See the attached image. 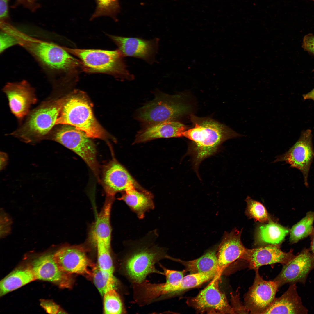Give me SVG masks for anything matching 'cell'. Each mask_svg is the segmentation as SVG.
<instances>
[{
    "label": "cell",
    "instance_id": "6da1fadb",
    "mask_svg": "<svg viewBox=\"0 0 314 314\" xmlns=\"http://www.w3.org/2000/svg\"><path fill=\"white\" fill-rule=\"evenodd\" d=\"M158 236L154 230L140 239L128 242L123 266L126 275L133 283L143 282L150 273L164 274L156 269L155 265L163 258L170 259V256L165 248L156 243Z\"/></svg>",
    "mask_w": 314,
    "mask_h": 314
},
{
    "label": "cell",
    "instance_id": "7a4b0ae2",
    "mask_svg": "<svg viewBox=\"0 0 314 314\" xmlns=\"http://www.w3.org/2000/svg\"><path fill=\"white\" fill-rule=\"evenodd\" d=\"M190 119L193 127L185 130L183 137L193 142L192 151L195 167H197L202 160L215 153L224 141L243 136L211 119L191 115Z\"/></svg>",
    "mask_w": 314,
    "mask_h": 314
},
{
    "label": "cell",
    "instance_id": "3957f363",
    "mask_svg": "<svg viewBox=\"0 0 314 314\" xmlns=\"http://www.w3.org/2000/svg\"><path fill=\"white\" fill-rule=\"evenodd\" d=\"M10 33L45 68L53 71L68 72L81 67V62L70 55L63 47L33 37L15 28Z\"/></svg>",
    "mask_w": 314,
    "mask_h": 314
},
{
    "label": "cell",
    "instance_id": "277c9868",
    "mask_svg": "<svg viewBox=\"0 0 314 314\" xmlns=\"http://www.w3.org/2000/svg\"><path fill=\"white\" fill-rule=\"evenodd\" d=\"M73 126L90 138L106 140L107 134L94 116L91 105L83 93L74 92L66 96L55 125Z\"/></svg>",
    "mask_w": 314,
    "mask_h": 314
},
{
    "label": "cell",
    "instance_id": "5b68a950",
    "mask_svg": "<svg viewBox=\"0 0 314 314\" xmlns=\"http://www.w3.org/2000/svg\"><path fill=\"white\" fill-rule=\"evenodd\" d=\"M66 97L52 98L42 103L30 112L23 124L11 135L27 143L46 139L55 125Z\"/></svg>",
    "mask_w": 314,
    "mask_h": 314
},
{
    "label": "cell",
    "instance_id": "8992f818",
    "mask_svg": "<svg viewBox=\"0 0 314 314\" xmlns=\"http://www.w3.org/2000/svg\"><path fill=\"white\" fill-rule=\"evenodd\" d=\"M64 47L68 53L80 59L81 68L84 71L108 74L128 80L134 78L127 69L124 56L119 49L110 51Z\"/></svg>",
    "mask_w": 314,
    "mask_h": 314
},
{
    "label": "cell",
    "instance_id": "52a82bcc",
    "mask_svg": "<svg viewBox=\"0 0 314 314\" xmlns=\"http://www.w3.org/2000/svg\"><path fill=\"white\" fill-rule=\"evenodd\" d=\"M63 125L52 130L47 139L58 142L78 154L99 181V165L94 144L83 131L72 126Z\"/></svg>",
    "mask_w": 314,
    "mask_h": 314
},
{
    "label": "cell",
    "instance_id": "ba28073f",
    "mask_svg": "<svg viewBox=\"0 0 314 314\" xmlns=\"http://www.w3.org/2000/svg\"><path fill=\"white\" fill-rule=\"evenodd\" d=\"M178 99L177 96L158 92L153 100L138 110L136 118L147 126L174 121L189 110V107Z\"/></svg>",
    "mask_w": 314,
    "mask_h": 314
},
{
    "label": "cell",
    "instance_id": "9c48e42d",
    "mask_svg": "<svg viewBox=\"0 0 314 314\" xmlns=\"http://www.w3.org/2000/svg\"><path fill=\"white\" fill-rule=\"evenodd\" d=\"M221 274H217L196 296L188 298L187 304L200 313L235 314L225 295L219 289Z\"/></svg>",
    "mask_w": 314,
    "mask_h": 314
},
{
    "label": "cell",
    "instance_id": "30bf717a",
    "mask_svg": "<svg viewBox=\"0 0 314 314\" xmlns=\"http://www.w3.org/2000/svg\"><path fill=\"white\" fill-rule=\"evenodd\" d=\"M312 131H303L299 139L287 151L276 157L273 163L285 161L290 167L296 168L302 173L305 186H308V179L310 167L314 158Z\"/></svg>",
    "mask_w": 314,
    "mask_h": 314
},
{
    "label": "cell",
    "instance_id": "8fae6325",
    "mask_svg": "<svg viewBox=\"0 0 314 314\" xmlns=\"http://www.w3.org/2000/svg\"><path fill=\"white\" fill-rule=\"evenodd\" d=\"M255 271L253 283L244 295V305L250 313L264 314L276 298L279 286L276 281L263 279L258 270Z\"/></svg>",
    "mask_w": 314,
    "mask_h": 314
},
{
    "label": "cell",
    "instance_id": "7c38bea8",
    "mask_svg": "<svg viewBox=\"0 0 314 314\" xmlns=\"http://www.w3.org/2000/svg\"><path fill=\"white\" fill-rule=\"evenodd\" d=\"M53 256L58 266L64 272L92 278V269L95 264L89 258L83 247H63L56 251Z\"/></svg>",
    "mask_w": 314,
    "mask_h": 314
},
{
    "label": "cell",
    "instance_id": "4fadbf2b",
    "mask_svg": "<svg viewBox=\"0 0 314 314\" xmlns=\"http://www.w3.org/2000/svg\"><path fill=\"white\" fill-rule=\"evenodd\" d=\"M3 90L7 96L11 111L19 119L28 114L31 106L37 101L34 89L25 80L8 83Z\"/></svg>",
    "mask_w": 314,
    "mask_h": 314
},
{
    "label": "cell",
    "instance_id": "5bb4252c",
    "mask_svg": "<svg viewBox=\"0 0 314 314\" xmlns=\"http://www.w3.org/2000/svg\"><path fill=\"white\" fill-rule=\"evenodd\" d=\"M314 269V255L305 249L290 261L283 265L281 271L273 280L279 287L287 283L304 284L311 270Z\"/></svg>",
    "mask_w": 314,
    "mask_h": 314
},
{
    "label": "cell",
    "instance_id": "9a60e30c",
    "mask_svg": "<svg viewBox=\"0 0 314 314\" xmlns=\"http://www.w3.org/2000/svg\"><path fill=\"white\" fill-rule=\"evenodd\" d=\"M102 182L107 197L115 198L117 193L132 188H142L126 169L115 160L104 167Z\"/></svg>",
    "mask_w": 314,
    "mask_h": 314
},
{
    "label": "cell",
    "instance_id": "2e32d148",
    "mask_svg": "<svg viewBox=\"0 0 314 314\" xmlns=\"http://www.w3.org/2000/svg\"><path fill=\"white\" fill-rule=\"evenodd\" d=\"M124 57L142 59L149 63L155 61L158 49V40H146L136 37H126L109 35Z\"/></svg>",
    "mask_w": 314,
    "mask_h": 314
},
{
    "label": "cell",
    "instance_id": "e0dca14e",
    "mask_svg": "<svg viewBox=\"0 0 314 314\" xmlns=\"http://www.w3.org/2000/svg\"><path fill=\"white\" fill-rule=\"evenodd\" d=\"M30 267L36 279L53 282L63 288H70L73 285L71 274L61 269L53 254H46L38 258L33 261Z\"/></svg>",
    "mask_w": 314,
    "mask_h": 314
},
{
    "label": "cell",
    "instance_id": "ac0fdd59",
    "mask_svg": "<svg viewBox=\"0 0 314 314\" xmlns=\"http://www.w3.org/2000/svg\"><path fill=\"white\" fill-rule=\"evenodd\" d=\"M295 256L291 250L285 252L282 251L278 245H269L252 249H247L242 259L248 263L250 269L255 271L264 265L278 263L283 265Z\"/></svg>",
    "mask_w": 314,
    "mask_h": 314
},
{
    "label": "cell",
    "instance_id": "d6986e66",
    "mask_svg": "<svg viewBox=\"0 0 314 314\" xmlns=\"http://www.w3.org/2000/svg\"><path fill=\"white\" fill-rule=\"evenodd\" d=\"M241 231L235 230L224 235L217 253L220 272H222L235 261L242 259L247 249L241 241Z\"/></svg>",
    "mask_w": 314,
    "mask_h": 314
},
{
    "label": "cell",
    "instance_id": "ffe728a7",
    "mask_svg": "<svg viewBox=\"0 0 314 314\" xmlns=\"http://www.w3.org/2000/svg\"><path fill=\"white\" fill-rule=\"evenodd\" d=\"M187 129L185 125L174 121L147 126L137 133L133 143L145 142L159 138L182 137Z\"/></svg>",
    "mask_w": 314,
    "mask_h": 314
},
{
    "label": "cell",
    "instance_id": "44dd1931",
    "mask_svg": "<svg viewBox=\"0 0 314 314\" xmlns=\"http://www.w3.org/2000/svg\"><path fill=\"white\" fill-rule=\"evenodd\" d=\"M308 312L297 293L296 284H293L281 296L275 299L264 314H302Z\"/></svg>",
    "mask_w": 314,
    "mask_h": 314
},
{
    "label": "cell",
    "instance_id": "7402d4cb",
    "mask_svg": "<svg viewBox=\"0 0 314 314\" xmlns=\"http://www.w3.org/2000/svg\"><path fill=\"white\" fill-rule=\"evenodd\" d=\"M153 199L150 192L142 188H133L124 192L118 199L124 201L139 219H142L147 212L154 209Z\"/></svg>",
    "mask_w": 314,
    "mask_h": 314
},
{
    "label": "cell",
    "instance_id": "603a6c76",
    "mask_svg": "<svg viewBox=\"0 0 314 314\" xmlns=\"http://www.w3.org/2000/svg\"><path fill=\"white\" fill-rule=\"evenodd\" d=\"M114 200V198L106 197L103 206L91 227L90 238L94 244L101 241L110 244L112 229L110 215Z\"/></svg>",
    "mask_w": 314,
    "mask_h": 314
},
{
    "label": "cell",
    "instance_id": "cb8c5ba5",
    "mask_svg": "<svg viewBox=\"0 0 314 314\" xmlns=\"http://www.w3.org/2000/svg\"><path fill=\"white\" fill-rule=\"evenodd\" d=\"M216 251L214 249L209 250L199 258L192 260L185 261L172 257L171 260L183 265L185 270L190 274L206 272L215 270H219Z\"/></svg>",
    "mask_w": 314,
    "mask_h": 314
},
{
    "label": "cell",
    "instance_id": "d4e9b609",
    "mask_svg": "<svg viewBox=\"0 0 314 314\" xmlns=\"http://www.w3.org/2000/svg\"><path fill=\"white\" fill-rule=\"evenodd\" d=\"M31 267L14 270L0 283V296L6 294L36 280Z\"/></svg>",
    "mask_w": 314,
    "mask_h": 314
},
{
    "label": "cell",
    "instance_id": "484cf974",
    "mask_svg": "<svg viewBox=\"0 0 314 314\" xmlns=\"http://www.w3.org/2000/svg\"><path fill=\"white\" fill-rule=\"evenodd\" d=\"M220 272L219 270H215L206 272L190 274L184 276L178 283L171 285L169 297L187 290L198 286L213 279Z\"/></svg>",
    "mask_w": 314,
    "mask_h": 314
},
{
    "label": "cell",
    "instance_id": "4316f807",
    "mask_svg": "<svg viewBox=\"0 0 314 314\" xmlns=\"http://www.w3.org/2000/svg\"><path fill=\"white\" fill-rule=\"evenodd\" d=\"M289 232L287 229L270 220L267 224L259 228L257 240L260 243L278 245L283 240Z\"/></svg>",
    "mask_w": 314,
    "mask_h": 314
},
{
    "label": "cell",
    "instance_id": "83f0119b",
    "mask_svg": "<svg viewBox=\"0 0 314 314\" xmlns=\"http://www.w3.org/2000/svg\"><path fill=\"white\" fill-rule=\"evenodd\" d=\"M115 279L110 280L103 297L104 310L105 314H121L123 307L120 297L115 290Z\"/></svg>",
    "mask_w": 314,
    "mask_h": 314
},
{
    "label": "cell",
    "instance_id": "f1b7e54d",
    "mask_svg": "<svg viewBox=\"0 0 314 314\" xmlns=\"http://www.w3.org/2000/svg\"><path fill=\"white\" fill-rule=\"evenodd\" d=\"M97 249L98 265L103 274L108 277H114V267L111 256L110 244L101 241L95 244Z\"/></svg>",
    "mask_w": 314,
    "mask_h": 314
},
{
    "label": "cell",
    "instance_id": "f546056e",
    "mask_svg": "<svg viewBox=\"0 0 314 314\" xmlns=\"http://www.w3.org/2000/svg\"><path fill=\"white\" fill-rule=\"evenodd\" d=\"M314 220V213L308 212L306 216L291 228L289 240L292 243L298 242L300 240L311 234L313 229V224Z\"/></svg>",
    "mask_w": 314,
    "mask_h": 314
},
{
    "label": "cell",
    "instance_id": "4dcf8cb0",
    "mask_svg": "<svg viewBox=\"0 0 314 314\" xmlns=\"http://www.w3.org/2000/svg\"><path fill=\"white\" fill-rule=\"evenodd\" d=\"M247 202V213L250 217L256 221L264 222L270 220L267 211L261 203L248 196L246 199Z\"/></svg>",
    "mask_w": 314,
    "mask_h": 314
},
{
    "label": "cell",
    "instance_id": "1f68e13d",
    "mask_svg": "<svg viewBox=\"0 0 314 314\" xmlns=\"http://www.w3.org/2000/svg\"><path fill=\"white\" fill-rule=\"evenodd\" d=\"M97 7L91 19L101 16L114 17L118 10V0H95Z\"/></svg>",
    "mask_w": 314,
    "mask_h": 314
},
{
    "label": "cell",
    "instance_id": "d6a6232c",
    "mask_svg": "<svg viewBox=\"0 0 314 314\" xmlns=\"http://www.w3.org/2000/svg\"><path fill=\"white\" fill-rule=\"evenodd\" d=\"M93 282L101 295L103 296L106 290L109 281L115 277H108L104 275L98 265L95 264L92 269Z\"/></svg>",
    "mask_w": 314,
    "mask_h": 314
},
{
    "label": "cell",
    "instance_id": "836d02e7",
    "mask_svg": "<svg viewBox=\"0 0 314 314\" xmlns=\"http://www.w3.org/2000/svg\"><path fill=\"white\" fill-rule=\"evenodd\" d=\"M0 52L1 53L8 48L18 44L16 39L13 35L3 30L0 35Z\"/></svg>",
    "mask_w": 314,
    "mask_h": 314
},
{
    "label": "cell",
    "instance_id": "e575fe53",
    "mask_svg": "<svg viewBox=\"0 0 314 314\" xmlns=\"http://www.w3.org/2000/svg\"><path fill=\"white\" fill-rule=\"evenodd\" d=\"M166 277V281L171 284H176L180 281L183 278L185 270L179 271L172 270L162 266Z\"/></svg>",
    "mask_w": 314,
    "mask_h": 314
},
{
    "label": "cell",
    "instance_id": "d590c367",
    "mask_svg": "<svg viewBox=\"0 0 314 314\" xmlns=\"http://www.w3.org/2000/svg\"><path fill=\"white\" fill-rule=\"evenodd\" d=\"M40 305L49 313L57 314L65 313L59 305L51 300L42 299L40 300Z\"/></svg>",
    "mask_w": 314,
    "mask_h": 314
},
{
    "label": "cell",
    "instance_id": "8d00e7d4",
    "mask_svg": "<svg viewBox=\"0 0 314 314\" xmlns=\"http://www.w3.org/2000/svg\"><path fill=\"white\" fill-rule=\"evenodd\" d=\"M239 294L232 295V306L235 314L249 313V312L244 305L240 302L239 296Z\"/></svg>",
    "mask_w": 314,
    "mask_h": 314
},
{
    "label": "cell",
    "instance_id": "74e56055",
    "mask_svg": "<svg viewBox=\"0 0 314 314\" xmlns=\"http://www.w3.org/2000/svg\"><path fill=\"white\" fill-rule=\"evenodd\" d=\"M302 47L304 50L314 55V35L309 33L303 38Z\"/></svg>",
    "mask_w": 314,
    "mask_h": 314
},
{
    "label": "cell",
    "instance_id": "f35d334b",
    "mask_svg": "<svg viewBox=\"0 0 314 314\" xmlns=\"http://www.w3.org/2000/svg\"><path fill=\"white\" fill-rule=\"evenodd\" d=\"M8 0H0V17L1 21H5L8 16Z\"/></svg>",
    "mask_w": 314,
    "mask_h": 314
},
{
    "label": "cell",
    "instance_id": "ab89813d",
    "mask_svg": "<svg viewBox=\"0 0 314 314\" xmlns=\"http://www.w3.org/2000/svg\"><path fill=\"white\" fill-rule=\"evenodd\" d=\"M8 159L7 154L3 152H0V170H3L6 165Z\"/></svg>",
    "mask_w": 314,
    "mask_h": 314
},
{
    "label": "cell",
    "instance_id": "60d3db41",
    "mask_svg": "<svg viewBox=\"0 0 314 314\" xmlns=\"http://www.w3.org/2000/svg\"><path fill=\"white\" fill-rule=\"evenodd\" d=\"M304 100L311 99L314 101V88L310 92L303 95Z\"/></svg>",
    "mask_w": 314,
    "mask_h": 314
},
{
    "label": "cell",
    "instance_id": "b9f144b4",
    "mask_svg": "<svg viewBox=\"0 0 314 314\" xmlns=\"http://www.w3.org/2000/svg\"><path fill=\"white\" fill-rule=\"evenodd\" d=\"M19 3L29 7L32 6L35 0H17Z\"/></svg>",
    "mask_w": 314,
    "mask_h": 314
},
{
    "label": "cell",
    "instance_id": "7bdbcfd3",
    "mask_svg": "<svg viewBox=\"0 0 314 314\" xmlns=\"http://www.w3.org/2000/svg\"><path fill=\"white\" fill-rule=\"evenodd\" d=\"M311 235V252L314 255V231H313Z\"/></svg>",
    "mask_w": 314,
    "mask_h": 314
},
{
    "label": "cell",
    "instance_id": "ee69618b",
    "mask_svg": "<svg viewBox=\"0 0 314 314\" xmlns=\"http://www.w3.org/2000/svg\"><path fill=\"white\" fill-rule=\"evenodd\" d=\"M309 0L312 1H314V0Z\"/></svg>",
    "mask_w": 314,
    "mask_h": 314
},
{
    "label": "cell",
    "instance_id": "f6af8a7d",
    "mask_svg": "<svg viewBox=\"0 0 314 314\" xmlns=\"http://www.w3.org/2000/svg\"><path fill=\"white\" fill-rule=\"evenodd\" d=\"M313 231H314V228L313 229Z\"/></svg>",
    "mask_w": 314,
    "mask_h": 314
}]
</instances>
